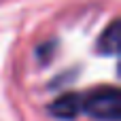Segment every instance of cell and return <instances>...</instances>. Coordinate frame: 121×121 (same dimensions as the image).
Segmentation results:
<instances>
[{"label":"cell","mask_w":121,"mask_h":121,"mask_svg":"<svg viewBox=\"0 0 121 121\" xmlns=\"http://www.w3.org/2000/svg\"><path fill=\"white\" fill-rule=\"evenodd\" d=\"M81 113L98 121H119L121 96L117 87H98L87 96H81Z\"/></svg>","instance_id":"obj_1"},{"label":"cell","mask_w":121,"mask_h":121,"mask_svg":"<svg viewBox=\"0 0 121 121\" xmlns=\"http://www.w3.org/2000/svg\"><path fill=\"white\" fill-rule=\"evenodd\" d=\"M49 113L55 119H62V121L77 119L81 115V96L79 94H64V96H60L57 100L51 102Z\"/></svg>","instance_id":"obj_2"},{"label":"cell","mask_w":121,"mask_h":121,"mask_svg":"<svg viewBox=\"0 0 121 121\" xmlns=\"http://www.w3.org/2000/svg\"><path fill=\"white\" fill-rule=\"evenodd\" d=\"M117 49H119V21L115 19L98 38V51L104 55H115Z\"/></svg>","instance_id":"obj_3"}]
</instances>
